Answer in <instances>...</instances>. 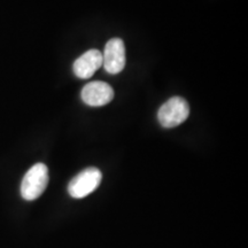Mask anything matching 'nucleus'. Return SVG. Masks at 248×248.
Masks as SVG:
<instances>
[{
	"label": "nucleus",
	"mask_w": 248,
	"mask_h": 248,
	"mask_svg": "<svg viewBox=\"0 0 248 248\" xmlns=\"http://www.w3.org/2000/svg\"><path fill=\"white\" fill-rule=\"evenodd\" d=\"M80 97L88 106L101 107L113 100L114 90L105 82H90L83 88Z\"/></svg>",
	"instance_id": "39448f33"
},
{
	"label": "nucleus",
	"mask_w": 248,
	"mask_h": 248,
	"mask_svg": "<svg viewBox=\"0 0 248 248\" xmlns=\"http://www.w3.org/2000/svg\"><path fill=\"white\" fill-rule=\"evenodd\" d=\"M48 184V169L44 163H36L28 170L21 183V195L24 200L32 201L44 193Z\"/></svg>",
	"instance_id": "f257e3e1"
},
{
	"label": "nucleus",
	"mask_w": 248,
	"mask_h": 248,
	"mask_svg": "<svg viewBox=\"0 0 248 248\" xmlns=\"http://www.w3.org/2000/svg\"><path fill=\"white\" fill-rule=\"evenodd\" d=\"M102 66V53L98 49H90L74 62V74L80 79H88Z\"/></svg>",
	"instance_id": "423d86ee"
},
{
	"label": "nucleus",
	"mask_w": 248,
	"mask_h": 248,
	"mask_svg": "<svg viewBox=\"0 0 248 248\" xmlns=\"http://www.w3.org/2000/svg\"><path fill=\"white\" fill-rule=\"evenodd\" d=\"M190 115L188 102L182 97H172L167 100L157 111V120L163 128L170 129L185 122Z\"/></svg>",
	"instance_id": "f03ea898"
},
{
	"label": "nucleus",
	"mask_w": 248,
	"mask_h": 248,
	"mask_svg": "<svg viewBox=\"0 0 248 248\" xmlns=\"http://www.w3.org/2000/svg\"><path fill=\"white\" fill-rule=\"evenodd\" d=\"M102 66L108 74L115 75L125 67V46L122 39L111 38L102 53Z\"/></svg>",
	"instance_id": "20e7f679"
},
{
	"label": "nucleus",
	"mask_w": 248,
	"mask_h": 248,
	"mask_svg": "<svg viewBox=\"0 0 248 248\" xmlns=\"http://www.w3.org/2000/svg\"><path fill=\"white\" fill-rule=\"evenodd\" d=\"M102 179V173L97 168H88L71 179L68 192L75 199H82L97 190Z\"/></svg>",
	"instance_id": "7ed1b4c3"
}]
</instances>
